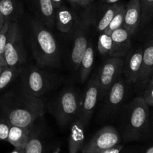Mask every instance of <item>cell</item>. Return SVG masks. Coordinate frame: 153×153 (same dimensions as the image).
I'll return each instance as SVG.
<instances>
[{"mask_svg":"<svg viewBox=\"0 0 153 153\" xmlns=\"http://www.w3.org/2000/svg\"><path fill=\"white\" fill-rule=\"evenodd\" d=\"M44 113L45 104L42 98L31 95L22 88L9 91L0 96V116L11 125L33 126Z\"/></svg>","mask_w":153,"mask_h":153,"instance_id":"1","label":"cell"},{"mask_svg":"<svg viewBox=\"0 0 153 153\" xmlns=\"http://www.w3.org/2000/svg\"><path fill=\"white\" fill-rule=\"evenodd\" d=\"M120 130V134L125 142L141 140L150 135L149 106L142 96L123 106Z\"/></svg>","mask_w":153,"mask_h":153,"instance_id":"2","label":"cell"},{"mask_svg":"<svg viewBox=\"0 0 153 153\" xmlns=\"http://www.w3.org/2000/svg\"><path fill=\"white\" fill-rule=\"evenodd\" d=\"M31 44L33 56L40 68L54 66L59 59V48L53 34L39 20L31 22Z\"/></svg>","mask_w":153,"mask_h":153,"instance_id":"3","label":"cell"},{"mask_svg":"<svg viewBox=\"0 0 153 153\" xmlns=\"http://www.w3.org/2000/svg\"><path fill=\"white\" fill-rule=\"evenodd\" d=\"M82 95L79 91L67 88L60 93L52 105V113L58 124L67 126L78 117Z\"/></svg>","mask_w":153,"mask_h":153,"instance_id":"4","label":"cell"},{"mask_svg":"<svg viewBox=\"0 0 153 153\" xmlns=\"http://www.w3.org/2000/svg\"><path fill=\"white\" fill-rule=\"evenodd\" d=\"M79 20L73 36V46L71 52V62L74 70H79L81 60L88 46V34L94 22V14L90 6Z\"/></svg>","mask_w":153,"mask_h":153,"instance_id":"5","label":"cell"},{"mask_svg":"<svg viewBox=\"0 0 153 153\" xmlns=\"http://www.w3.org/2000/svg\"><path fill=\"white\" fill-rule=\"evenodd\" d=\"M4 58L6 66L11 68L20 67L26 59L22 34L17 22H10Z\"/></svg>","mask_w":153,"mask_h":153,"instance_id":"6","label":"cell"},{"mask_svg":"<svg viewBox=\"0 0 153 153\" xmlns=\"http://www.w3.org/2000/svg\"><path fill=\"white\" fill-rule=\"evenodd\" d=\"M22 89L37 98H41L51 88L52 81L50 76L36 66H31L24 71L22 76Z\"/></svg>","mask_w":153,"mask_h":153,"instance_id":"7","label":"cell"},{"mask_svg":"<svg viewBox=\"0 0 153 153\" xmlns=\"http://www.w3.org/2000/svg\"><path fill=\"white\" fill-rule=\"evenodd\" d=\"M120 132L112 125H106L97 132L91 140L83 146L82 153H99L120 144Z\"/></svg>","mask_w":153,"mask_h":153,"instance_id":"8","label":"cell"},{"mask_svg":"<svg viewBox=\"0 0 153 153\" xmlns=\"http://www.w3.org/2000/svg\"><path fill=\"white\" fill-rule=\"evenodd\" d=\"M124 59L122 57H109L98 72L100 98H103L109 88L121 76Z\"/></svg>","mask_w":153,"mask_h":153,"instance_id":"9","label":"cell"},{"mask_svg":"<svg viewBox=\"0 0 153 153\" xmlns=\"http://www.w3.org/2000/svg\"><path fill=\"white\" fill-rule=\"evenodd\" d=\"M99 98L100 86L98 73H96L89 80L85 92L82 94L80 110L77 117L85 124V127L88 126L91 121Z\"/></svg>","mask_w":153,"mask_h":153,"instance_id":"10","label":"cell"},{"mask_svg":"<svg viewBox=\"0 0 153 153\" xmlns=\"http://www.w3.org/2000/svg\"><path fill=\"white\" fill-rule=\"evenodd\" d=\"M126 83L122 77H120L104 96L102 116L107 118L112 117L120 110L121 106L126 95Z\"/></svg>","mask_w":153,"mask_h":153,"instance_id":"11","label":"cell"},{"mask_svg":"<svg viewBox=\"0 0 153 153\" xmlns=\"http://www.w3.org/2000/svg\"><path fill=\"white\" fill-rule=\"evenodd\" d=\"M143 58V48L139 47L127 54L124 62L123 73L125 75L126 81L128 83L137 82L140 76Z\"/></svg>","mask_w":153,"mask_h":153,"instance_id":"12","label":"cell"},{"mask_svg":"<svg viewBox=\"0 0 153 153\" xmlns=\"http://www.w3.org/2000/svg\"><path fill=\"white\" fill-rule=\"evenodd\" d=\"M141 21V5L140 0H129L126 6L123 27L130 34L137 32Z\"/></svg>","mask_w":153,"mask_h":153,"instance_id":"13","label":"cell"},{"mask_svg":"<svg viewBox=\"0 0 153 153\" xmlns=\"http://www.w3.org/2000/svg\"><path fill=\"white\" fill-rule=\"evenodd\" d=\"M85 125L76 118L71 123L69 136V153H78L85 145Z\"/></svg>","mask_w":153,"mask_h":153,"instance_id":"14","label":"cell"},{"mask_svg":"<svg viewBox=\"0 0 153 153\" xmlns=\"http://www.w3.org/2000/svg\"><path fill=\"white\" fill-rule=\"evenodd\" d=\"M153 73V38L143 48V58L140 76L137 82L142 86H146Z\"/></svg>","mask_w":153,"mask_h":153,"instance_id":"15","label":"cell"},{"mask_svg":"<svg viewBox=\"0 0 153 153\" xmlns=\"http://www.w3.org/2000/svg\"><path fill=\"white\" fill-rule=\"evenodd\" d=\"M32 130V126L19 127L11 125L9 130L7 141L11 144L14 148H16L23 153L24 148L28 142Z\"/></svg>","mask_w":153,"mask_h":153,"instance_id":"16","label":"cell"},{"mask_svg":"<svg viewBox=\"0 0 153 153\" xmlns=\"http://www.w3.org/2000/svg\"><path fill=\"white\" fill-rule=\"evenodd\" d=\"M75 23V15L71 9L62 4L55 10V26L64 33H69L73 30Z\"/></svg>","mask_w":153,"mask_h":153,"instance_id":"17","label":"cell"},{"mask_svg":"<svg viewBox=\"0 0 153 153\" xmlns=\"http://www.w3.org/2000/svg\"><path fill=\"white\" fill-rule=\"evenodd\" d=\"M112 41L118 57H123L128 53L131 46V34L123 27L117 28L111 34Z\"/></svg>","mask_w":153,"mask_h":153,"instance_id":"18","label":"cell"},{"mask_svg":"<svg viewBox=\"0 0 153 153\" xmlns=\"http://www.w3.org/2000/svg\"><path fill=\"white\" fill-rule=\"evenodd\" d=\"M36 8L39 20L49 28L55 27V9L51 0H36Z\"/></svg>","mask_w":153,"mask_h":153,"instance_id":"19","label":"cell"},{"mask_svg":"<svg viewBox=\"0 0 153 153\" xmlns=\"http://www.w3.org/2000/svg\"><path fill=\"white\" fill-rule=\"evenodd\" d=\"M20 12V4L17 0H0V13L4 21L16 22Z\"/></svg>","mask_w":153,"mask_h":153,"instance_id":"20","label":"cell"},{"mask_svg":"<svg viewBox=\"0 0 153 153\" xmlns=\"http://www.w3.org/2000/svg\"><path fill=\"white\" fill-rule=\"evenodd\" d=\"M94 62V50L91 43L88 44V46L81 60L79 70H80V80L85 82L90 76L92 71Z\"/></svg>","mask_w":153,"mask_h":153,"instance_id":"21","label":"cell"},{"mask_svg":"<svg viewBox=\"0 0 153 153\" xmlns=\"http://www.w3.org/2000/svg\"><path fill=\"white\" fill-rule=\"evenodd\" d=\"M97 46L99 52L101 55L108 56L110 57H118L111 34H108L105 32L100 33Z\"/></svg>","mask_w":153,"mask_h":153,"instance_id":"22","label":"cell"},{"mask_svg":"<svg viewBox=\"0 0 153 153\" xmlns=\"http://www.w3.org/2000/svg\"><path fill=\"white\" fill-rule=\"evenodd\" d=\"M122 4H120V3H114V4H110L105 9L101 19L99 20L98 24H97V30L100 32V33L103 32L106 29L108 26L109 25Z\"/></svg>","mask_w":153,"mask_h":153,"instance_id":"23","label":"cell"},{"mask_svg":"<svg viewBox=\"0 0 153 153\" xmlns=\"http://www.w3.org/2000/svg\"><path fill=\"white\" fill-rule=\"evenodd\" d=\"M22 71L21 67H5L0 74V92L11 83Z\"/></svg>","mask_w":153,"mask_h":153,"instance_id":"24","label":"cell"},{"mask_svg":"<svg viewBox=\"0 0 153 153\" xmlns=\"http://www.w3.org/2000/svg\"><path fill=\"white\" fill-rule=\"evenodd\" d=\"M45 146L41 138L32 130L23 153H45Z\"/></svg>","mask_w":153,"mask_h":153,"instance_id":"25","label":"cell"},{"mask_svg":"<svg viewBox=\"0 0 153 153\" xmlns=\"http://www.w3.org/2000/svg\"><path fill=\"white\" fill-rule=\"evenodd\" d=\"M125 10H126V6L124 4H122L118 11L117 12L116 14L114 15V18L106 29L103 32L106 33L108 34H111L114 31H115L117 28H121L123 26V21H124V16H125Z\"/></svg>","mask_w":153,"mask_h":153,"instance_id":"26","label":"cell"},{"mask_svg":"<svg viewBox=\"0 0 153 153\" xmlns=\"http://www.w3.org/2000/svg\"><path fill=\"white\" fill-rule=\"evenodd\" d=\"M141 5V21L145 25L153 17V0H140Z\"/></svg>","mask_w":153,"mask_h":153,"instance_id":"27","label":"cell"},{"mask_svg":"<svg viewBox=\"0 0 153 153\" xmlns=\"http://www.w3.org/2000/svg\"><path fill=\"white\" fill-rule=\"evenodd\" d=\"M9 25H10V22H8V21H4V26H3L2 28L0 30V61L4 64H5L4 58V52L6 42H7V31H8Z\"/></svg>","mask_w":153,"mask_h":153,"instance_id":"28","label":"cell"},{"mask_svg":"<svg viewBox=\"0 0 153 153\" xmlns=\"http://www.w3.org/2000/svg\"><path fill=\"white\" fill-rule=\"evenodd\" d=\"M11 124L1 116H0V140L7 141L9 130Z\"/></svg>","mask_w":153,"mask_h":153,"instance_id":"29","label":"cell"},{"mask_svg":"<svg viewBox=\"0 0 153 153\" xmlns=\"http://www.w3.org/2000/svg\"><path fill=\"white\" fill-rule=\"evenodd\" d=\"M142 98L148 106H153V86L146 87Z\"/></svg>","mask_w":153,"mask_h":153,"instance_id":"30","label":"cell"},{"mask_svg":"<svg viewBox=\"0 0 153 153\" xmlns=\"http://www.w3.org/2000/svg\"><path fill=\"white\" fill-rule=\"evenodd\" d=\"M123 145L120 143L118 145L112 147V148L104 150V151H102L99 153H121L123 149Z\"/></svg>","mask_w":153,"mask_h":153,"instance_id":"31","label":"cell"},{"mask_svg":"<svg viewBox=\"0 0 153 153\" xmlns=\"http://www.w3.org/2000/svg\"><path fill=\"white\" fill-rule=\"evenodd\" d=\"M70 2L74 3V4H78V5L82 6L84 8H87L91 4L90 3L89 0H71Z\"/></svg>","mask_w":153,"mask_h":153,"instance_id":"32","label":"cell"},{"mask_svg":"<svg viewBox=\"0 0 153 153\" xmlns=\"http://www.w3.org/2000/svg\"><path fill=\"white\" fill-rule=\"evenodd\" d=\"M51 2H52L54 8H55V10L58 9V8L61 7L62 4H63V0H51Z\"/></svg>","mask_w":153,"mask_h":153,"instance_id":"33","label":"cell"},{"mask_svg":"<svg viewBox=\"0 0 153 153\" xmlns=\"http://www.w3.org/2000/svg\"><path fill=\"white\" fill-rule=\"evenodd\" d=\"M153 86V73L152 74V75H151L150 78H149V81H148L147 84H146V87H148V86Z\"/></svg>","mask_w":153,"mask_h":153,"instance_id":"34","label":"cell"},{"mask_svg":"<svg viewBox=\"0 0 153 153\" xmlns=\"http://www.w3.org/2000/svg\"><path fill=\"white\" fill-rule=\"evenodd\" d=\"M104 2H105L106 4H114V3H117L120 0H103Z\"/></svg>","mask_w":153,"mask_h":153,"instance_id":"35","label":"cell"},{"mask_svg":"<svg viewBox=\"0 0 153 153\" xmlns=\"http://www.w3.org/2000/svg\"><path fill=\"white\" fill-rule=\"evenodd\" d=\"M4 19L2 16V15L1 14V13H0V30H1V28H2V26H4Z\"/></svg>","mask_w":153,"mask_h":153,"instance_id":"36","label":"cell"},{"mask_svg":"<svg viewBox=\"0 0 153 153\" xmlns=\"http://www.w3.org/2000/svg\"><path fill=\"white\" fill-rule=\"evenodd\" d=\"M144 153H153V145L148 147L146 149V151L144 152Z\"/></svg>","mask_w":153,"mask_h":153,"instance_id":"37","label":"cell"},{"mask_svg":"<svg viewBox=\"0 0 153 153\" xmlns=\"http://www.w3.org/2000/svg\"><path fill=\"white\" fill-rule=\"evenodd\" d=\"M5 67H7V66H5V64H4L1 61H0V74L1 73V71L4 70V68Z\"/></svg>","mask_w":153,"mask_h":153,"instance_id":"38","label":"cell"},{"mask_svg":"<svg viewBox=\"0 0 153 153\" xmlns=\"http://www.w3.org/2000/svg\"><path fill=\"white\" fill-rule=\"evenodd\" d=\"M8 153H22V152L19 151V150L16 149V148H14V150H13V151L10 152H8Z\"/></svg>","mask_w":153,"mask_h":153,"instance_id":"39","label":"cell"},{"mask_svg":"<svg viewBox=\"0 0 153 153\" xmlns=\"http://www.w3.org/2000/svg\"><path fill=\"white\" fill-rule=\"evenodd\" d=\"M60 152H61V148H55V150H54L53 152H51V153H60Z\"/></svg>","mask_w":153,"mask_h":153,"instance_id":"40","label":"cell"},{"mask_svg":"<svg viewBox=\"0 0 153 153\" xmlns=\"http://www.w3.org/2000/svg\"><path fill=\"white\" fill-rule=\"evenodd\" d=\"M150 134H151V136L153 137V124H152V128H151V129H150Z\"/></svg>","mask_w":153,"mask_h":153,"instance_id":"41","label":"cell"},{"mask_svg":"<svg viewBox=\"0 0 153 153\" xmlns=\"http://www.w3.org/2000/svg\"><path fill=\"white\" fill-rule=\"evenodd\" d=\"M89 2H90V3H91V4H92V2H94V0H89Z\"/></svg>","mask_w":153,"mask_h":153,"instance_id":"42","label":"cell"},{"mask_svg":"<svg viewBox=\"0 0 153 153\" xmlns=\"http://www.w3.org/2000/svg\"><path fill=\"white\" fill-rule=\"evenodd\" d=\"M68 1H69V2H70V1H71V0H68Z\"/></svg>","mask_w":153,"mask_h":153,"instance_id":"43","label":"cell"}]
</instances>
